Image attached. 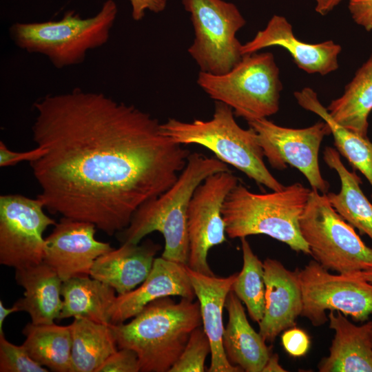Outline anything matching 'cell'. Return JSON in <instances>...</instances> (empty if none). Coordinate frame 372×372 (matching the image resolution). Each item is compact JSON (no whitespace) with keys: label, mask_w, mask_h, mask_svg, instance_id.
<instances>
[{"label":"cell","mask_w":372,"mask_h":372,"mask_svg":"<svg viewBox=\"0 0 372 372\" xmlns=\"http://www.w3.org/2000/svg\"><path fill=\"white\" fill-rule=\"evenodd\" d=\"M30 162L52 213L94 224L109 236L126 228L137 209L168 189L190 152L133 105L102 93L74 90L34 104Z\"/></svg>","instance_id":"cell-1"},{"label":"cell","mask_w":372,"mask_h":372,"mask_svg":"<svg viewBox=\"0 0 372 372\" xmlns=\"http://www.w3.org/2000/svg\"><path fill=\"white\" fill-rule=\"evenodd\" d=\"M228 170L227 165L216 157L190 153L176 181L165 192L141 205L129 225L116 234L118 240L122 244H138L149 234L158 231L165 239L161 256L187 265V214L192 196L206 178Z\"/></svg>","instance_id":"cell-2"},{"label":"cell","mask_w":372,"mask_h":372,"mask_svg":"<svg viewBox=\"0 0 372 372\" xmlns=\"http://www.w3.org/2000/svg\"><path fill=\"white\" fill-rule=\"evenodd\" d=\"M201 324L198 301L165 297L149 303L130 322L110 326L118 349L137 354L141 372H169Z\"/></svg>","instance_id":"cell-3"},{"label":"cell","mask_w":372,"mask_h":372,"mask_svg":"<svg viewBox=\"0 0 372 372\" xmlns=\"http://www.w3.org/2000/svg\"><path fill=\"white\" fill-rule=\"evenodd\" d=\"M310 192L300 183L265 194L254 193L238 183L222 207L227 235L230 238H241L264 234L295 251L311 254L300 229V218Z\"/></svg>","instance_id":"cell-4"},{"label":"cell","mask_w":372,"mask_h":372,"mask_svg":"<svg viewBox=\"0 0 372 372\" xmlns=\"http://www.w3.org/2000/svg\"><path fill=\"white\" fill-rule=\"evenodd\" d=\"M231 107L216 101L213 116L207 121L196 119L183 122L169 118L161 124L162 132L181 145L196 144L216 157L244 173L258 185L272 191H280L285 185L269 171L254 130L239 126Z\"/></svg>","instance_id":"cell-5"},{"label":"cell","mask_w":372,"mask_h":372,"mask_svg":"<svg viewBox=\"0 0 372 372\" xmlns=\"http://www.w3.org/2000/svg\"><path fill=\"white\" fill-rule=\"evenodd\" d=\"M117 11L116 3L107 0L92 17L83 19L68 11L59 21L14 23L10 34L19 48L44 54L62 68L82 63L89 50L107 42Z\"/></svg>","instance_id":"cell-6"},{"label":"cell","mask_w":372,"mask_h":372,"mask_svg":"<svg viewBox=\"0 0 372 372\" xmlns=\"http://www.w3.org/2000/svg\"><path fill=\"white\" fill-rule=\"evenodd\" d=\"M197 83L210 98L225 103L235 116L247 122L267 118L279 110L282 84L271 52L243 55L223 74L200 71Z\"/></svg>","instance_id":"cell-7"},{"label":"cell","mask_w":372,"mask_h":372,"mask_svg":"<svg viewBox=\"0 0 372 372\" xmlns=\"http://www.w3.org/2000/svg\"><path fill=\"white\" fill-rule=\"evenodd\" d=\"M300 229L310 255L326 269L342 275L372 269V247L334 209L327 194L311 189Z\"/></svg>","instance_id":"cell-8"},{"label":"cell","mask_w":372,"mask_h":372,"mask_svg":"<svg viewBox=\"0 0 372 372\" xmlns=\"http://www.w3.org/2000/svg\"><path fill=\"white\" fill-rule=\"evenodd\" d=\"M189 12L195 38L188 53L200 71L223 74L242 57L237 32L246 23L232 3L223 0H181Z\"/></svg>","instance_id":"cell-9"},{"label":"cell","mask_w":372,"mask_h":372,"mask_svg":"<svg viewBox=\"0 0 372 372\" xmlns=\"http://www.w3.org/2000/svg\"><path fill=\"white\" fill-rule=\"evenodd\" d=\"M302 309L300 316L314 327L329 321L326 311H340L355 322L372 316V282L332 274L315 260L299 269Z\"/></svg>","instance_id":"cell-10"},{"label":"cell","mask_w":372,"mask_h":372,"mask_svg":"<svg viewBox=\"0 0 372 372\" xmlns=\"http://www.w3.org/2000/svg\"><path fill=\"white\" fill-rule=\"evenodd\" d=\"M256 133L264 156L277 170L288 165L298 169L312 189L327 194L329 183L322 177L319 166V151L323 138L331 134L324 121L301 129L285 127L267 118L247 122Z\"/></svg>","instance_id":"cell-11"},{"label":"cell","mask_w":372,"mask_h":372,"mask_svg":"<svg viewBox=\"0 0 372 372\" xmlns=\"http://www.w3.org/2000/svg\"><path fill=\"white\" fill-rule=\"evenodd\" d=\"M41 201L19 194L0 196V264L16 269L43 261V234L56 223Z\"/></svg>","instance_id":"cell-12"},{"label":"cell","mask_w":372,"mask_h":372,"mask_svg":"<svg viewBox=\"0 0 372 372\" xmlns=\"http://www.w3.org/2000/svg\"><path fill=\"white\" fill-rule=\"evenodd\" d=\"M238 183V178L228 170L210 175L196 189L187 214V266L192 270L214 275L207 261L208 253L213 247L226 241L222 207Z\"/></svg>","instance_id":"cell-13"},{"label":"cell","mask_w":372,"mask_h":372,"mask_svg":"<svg viewBox=\"0 0 372 372\" xmlns=\"http://www.w3.org/2000/svg\"><path fill=\"white\" fill-rule=\"evenodd\" d=\"M96 226L63 217L45 238L43 262L63 281L90 276L95 260L113 248L95 238Z\"/></svg>","instance_id":"cell-14"},{"label":"cell","mask_w":372,"mask_h":372,"mask_svg":"<svg viewBox=\"0 0 372 372\" xmlns=\"http://www.w3.org/2000/svg\"><path fill=\"white\" fill-rule=\"evenodd\" d=\"M279 46L291 56L298 67L309 74L327 75L338 69L340 45L332 40L308 43L293 34L291 24L280 15L275 14L265 29L258 31L249 41L242 45L243 55L257 52L268 47Z\"/></svg>","instance_id":"cell-15"},{"label":"cell","mask_w":372,"mask_h":372,"mask_svg":"<svg viewBox=\"0 0 372 372\" xmlns=\"http://www.w3.org/2000/svg\"><path fill=\"white\" fill-rule=\"evenodd\" d=\"M265 283L264 315L259 333L273 342L283 331L296 325L301 315L302 298L299 269L291 271L280 261L267 258L263 262Z\"/></svg>","instance_id":"cell-16"},{"label":"cell","mask_w":372,"mask_h":372,"mask_svg":"<svg viewBox=\"0 0 372 372\" xmlns=\"http://www.w3.org/2000/svg\"><path fill=\"white\" fill-rule=\"evenodd\" d=\"M170 296L190 300L196 297L187 265L162 256L156 258L149 274L140 287L116 296L111 309V324L123 323L151 302Z\"/></svg>","instance_id":"cell-17"},{"label":"cell","mask_w":372,"mask_h":372,"mask_svg":"<svg viewBox=\"0 0 372 372\" xmlns=\"http://www.w3.org/2000/svg\"><path fill=\"white\" fill-rule=\"evenodd\" d=\"M187 270L200 304L203 328L211 344V363L207 371H243L228 360L223 346V311L238 273L217 277L193 271L187 265Z\"/></svg>","instance_id":"cell-18"},{"label":"cell","mask_w":372,"mask_h":372,"mask_svg":"<svg viewBox=\"0 0 372 372\" xmlns=\"http://www.w3.org/2000/svg\"><path fill=\"white\" fill-rule=\"evenodd\" d=\"M161 249L159 244L151 240L141 245L123 243L99 256L93 264L90 276L108 285L118 295L125 294L147 278Z\"/></svg>","instance_id":"cell-19"},{"label":"cell","mask_w":372,"mask_h":372,"mask_svg":"<svg viewBox=\"0 0 372 372\" xmlns=\"http://www.w3.org/2000/svg\"><path fill=\"white\" fill-rule=\"evenodd\" d=\"M329 328L334 337L328 356L318 364L320 372H372V320L356 325L340 311H330Z\"/></svg>","instance_id":"cell-20"},{"label":"cell","mask_w":372,"mask_h":372,"mask_svg":"<svg viewBox=\"0 0 372 372\" xmlns=\"http://www.w3.org/2000/svg\"><path fill=\"white\" fill-rule=\"evenodd\" d=\"M15 280L24 289L23 297L14 302L19 311L27 312L34 324H53L63 308V280L43 261L15 269Z\"/></svg>","instance_id":"cell-21"},{"label":"cell","mask_w":372,"mask_h":372,"mask_svg":"<svg viewBox=\"0 0 372 372\" xmlns=\"http://www.w3.org/2000/svg\"><path fill=\"white\" fill-rule=\"evenodd\" d=\"M225 308L228 322L223 336V346L228 360L246 372H262L271 354L260 333L249 324L241 300L231 291Z\"/></svg>","instance_id":"cell-22"},{"label":"cell","mask_w":372,"mask_h":372,"mask_svg":"<svg viewBox=\"0 0 372 372\" xmlns=\"http://www.w3.org/2000/svg\"><path fill=\"white\" fill-rule=\"evenodd\" d=\"M323 160L340 180V192L327 194L329 203L344 220L372 240V204L361 189L360 177L346 168L335 148L326 147Z\"/></svg>","instance_id":"cell-23"},{"label":"cell","mask_w":372,"mask_h":372,"mask_svg":"<svg viewBox=\"0 0 372 372\" xmlns=\"http://www.w3.org/2000/svg\"><path fill=\"white\" fill-rule=\"evenodd\" d=\"M114 289L90 278H70L63 282V308L59 320L85 318L98 323L111 324V309L116 298Z\"/></svg>","instance_id":"cell-24"},{"label":"cell","mask_w":372,"mask_h":372,"mask_svg":"<svg viewBox=\"0 0 372 372\" xmlns=\"http://www.w3.org/2000/svg\"><path fill=\"white\" fill-rule=\"evenodd\" d=\"M332 118L347 129L368 137L372 111V54L345 86L342 96L327 107Z\"/></svg>","instance_id":"cell-25"},{"label":"cell","mask_w":372,"mask_h":372,"mask_svg":"<svg viewBox=\"0 0 372 372\" xmlns=\"http://www.w3.org/2000/svg\"><path fill=\"white\" fill-rule=\"evenodd\" d=\"M110 324L74 318L70 324L72 339L71 372H97L104 362L118 351Z\"/></svg>","instance_id":"cell-26"},{"label":"cell","mask_w":372,"mask_h":372,"mask_svg":"<svg viewBox=\"0 0 372 372\" xmlns=\"http://www.w3.org/2000/svg\"><path fill=\"white\" fill-rule=\"evenodd\" d=\"M298 104L318 115L329 125L337 150L355 169L360 171L372 187V142L335 121L318 98L317 93L306 87L294 92ZM372 198V194H371Z\"/></svg>","instance_id":"cell-27"},{"label":"cell","mask_w":372,"mask_h":372,"mask_svg":"<svg viewBox=\"0 0 372 372\" xmlns=\"http://www.w3.org/2000/svg\"><path fill=\"white\" fill-rule=\"evenodd\" d=\"M23 345L30 357L55 372H71L72 339L70 326L27 324Z\"/></svg>","instance_id":"cell-28"},{"label":"cell","mask_w":372,"mask_h":372,"mask_svg":"<svg viewBox=\"0 0 372 372\" xmlns=\"http://www.w3.org/2000/svg\"><path fill=\"white\" fill-rule=\"evenodd\" d=\"M243 265L237 273L231 291L247 307L254 322L262 320L265 305V283L263 262L254 253L246 238H241Z\"/></svg>","instance_id":"cell-29"},{"label":"cell","mask_w":372,"mask_h":372,"mask_svg":"<svg viewBox=\"0 0 372 372\" xmlns=\"http://www.w3.org/2000/svg\"><path fill=\"white\" fill-rule=\"evenodd\" d=\"M211 344L203 328L198 327L191 333L182 353L169 372H203Z\"/></svg>","instance_id":"cell-30"},{"label":"cell","mask_w":372,"mask_h":372,"mask_svg":"<svg viewBox=\"0 0 372 372\" xmlns=\"http://www.w3.org/2000/svg\"><path fill=\"white\" fill-rule=\"evenodd\" d=\"M34 360L22 344L17 346L0 335V372H48Z\"/></svg>","instance_id":"cell-31"},{"label":"cell","mask_w":372,"mask_h":372,"mask_svg":"<svg viewBox=\"0 0 372 372\" xmlns=\"http://www.w3.org/2000/svg\"><path fill=\"white\" fill-rule=\"evenodd\" d=\"M100 366L97 372H138L141 371L137 354L130 349H118Z\"/></svg>","instance_id":"cell-32"},{"label":"cell","mask_w":372,"mask_h":372,"mask_svg":"<svg viewBox=\"0 0 372 372\" xmlns=\"http://www.w3.org/2000/svg\"><path fill=\"white\" fill-rule=\"evenodd\" d=\"M281 339L284 349L293 357L304 355L309 349V337L305 331L299 328L293 327L286 329Z\"/></svg>","instance_id":"cell-33"},{"label":"cell","mask_w":372,"mask_h":372,"mask_svg":"<svg viewBox=\"0 0 372 372\" xmlns=\"http://www.w3.org/2000/svg\"><path fill=\"white\" fill-rule=\"evenodd\" d=\"M349 10L356 24L372 30V0H349Z\"/></svg>","instance_id":"cell-34"},{"label":"cell","mask_w":372,"mask_h":372,"mask_svg":"<svg viewBox=\"0 0 372 372\" xmlns=\"http://www.w3.org/2000/svg\"><path fill=\"white\" fill-rule=\"evenodd\" d=\"M41 148L37 146L26 152H14L8 149L3 141H1L0 166H12L21 161H29L30 163L37 159L41 155Z\"/></svg>","instance_id":"cell-35"},{"label":"cell","mask_w":372,"mask_h":372,"mask_svg":"<svg viewBox=\"0 0 372 372\" xmlns=\"http://www.w3.org/2000/svg\"><path fill=\"white\" fill-rule=\"evenodd\" d=\"M132 15L135 21L141 20L146 10L158 13L165 10L167 0H130Z\"/></svg>","instance_id":"cell-36"},{"label":"cell","mask_w":372,"mask_h":372,"mask_svg":"<svg viewBox=\"0 0 372 372\" xmlns=\"http://www.w3.org/2000/svg\"><path fill=\"white\" fill-rule=\"evenodd\" d=\"M287 371L279 363V357L276 353H271L268 358L262 372H285Z\"/></svg>","instance_id":"cell-37"},{"label":"cell","mask_w":372,"mask_h":372,"mask_svg":"<svg viewBox=\"0 0 372 372\" xmlns=\"http://www.w3.org/2000/svg\"><path fill=\"white\" fill-rule=\"evenodd\" d=\"M318 8L324 13L330 12L342 0H314Z\"/></svg>","instance_id":"cell-38"},{"label":"cell","mask_w":372,"mask_h":372,"mask_svg":"<svg viewBox=\"0 0 372 372\" xmlns=\"http://www.w3.org/2000/svg\"><path fill=\"white\" fill-rule=\"evenodd\" d=\"M19 311L18 308L13 304L12 307H6L2 301H0V335H3V325L6 318L12 313Z\"/></svg>","instance_id":"cell-39"},{"label":"cell","mask_w":372,"mask_h":372,"mask_svg":"<svg viewBox=\"0 0 372 372\" xmlns=\"http://www.w3.org/2000/svg\"><path fill=\"white\" fill-rule=\"evenodd\" d=\"M349 277L357 278L372 282V269L362 271L350 275H344Z\"/></svg>","instance_id":"cell-40"},{"label":"cell","mask_w":372,"mask_h":372,"mask_svg":"<svg viewBox=\"0 0 372 372\" xmlns=\"http://www.w3.org/2000/svg\"><path fill=\"white\" fill-rule=\"evenodd\" d=\"M371 344H372V325L371 328Z\"/></svg>","instance_id":"cell-41"}]
</instances>
